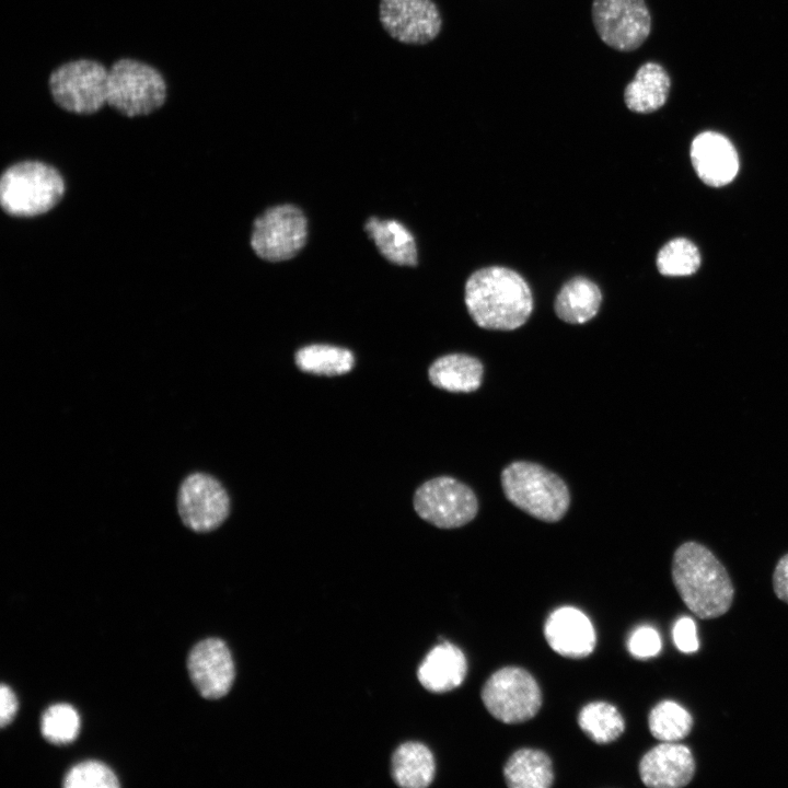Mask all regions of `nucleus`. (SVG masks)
<instances>
[{
    "label": "nucleus",
    "instance_id": "5",
    "mask_svg": "<svg viewBox=\"0 0 788 788\" xmlns=\"http://www.w3.org/2000/svg\"><path fill=\"white\" fill-rule=\"evenodd\" d=\"M501 486L510 502L542 521L560 520L569 507L564 480L536 463L509 464L501 473Z\"/></svg>",
    "mask_w": 788,
    "mask_h": 788
},
{
    "label": "nucleus",
    "instance_id": "9",
    "mask_svg": "<svg viewBox=\"0 0 788 788\" xmlns=\"http://www.w3.org/2000/svg\"><path fill=\"white\" fill-rule=\"evenodd\" d=\"M414 508L421 519L434 526L453 529L472 521L478 503L468 486L453 477L439 476L416 490Z\"/></svg>",
    "mask_w": 788,
    "mask_h": 788
},
{
    "label": "nucleus",
    "instance_id": "24",
    "mask_svg": "<svg viewBox=\"0 0 788 788\" xmlns=\"http://www.w3.org/2000/svg\"><path fill=\"white\" fill-rule=\"evenodd\" d=\"M296 364L308 373L328 376L341 375L352 369L355 357L346 348L314 344L300 348L296 352Z\"/></svg>",
    "mask_w": 788,
    "mask_h": 788
},
{
    "label": "nucleus",
    "instance_id": "8",
    "mask_svg": "<svg viewBox=\"0 0 788 788\" xmlns=\"http://www.w3.org/2000/svg\"><path fill=\"white\" fill-rule=\"evenodd\" d=\"M306 235L308 221L302 210L293 205H279L256 218L251 246L262 259L281 262L298 254L305 244Z\"/></svg>",
    "mask_w": 788,
    "mask_h": 788
},
{
    "label": "nucleus",
    "instance_id": "23",
    "mask_svg": "<svg viewBox=\"0 0 788 788\" xmlns=\"http://www.w3.org/2000/svg\"><path fill=\"white\" fill-rule=\"evenodd\" d=\"M503 776L511 788H548L554 781L551 758L535 749L515 751L505 765Z\"/></svg>",
    "mask_w": 788,
    "mask_h": 788
},
{
    "label": "nucleus",
    "instance_id": "17",
    "mask_svg": "<svg viewBox=\"0 0 788 788\" xmlns=\"http://www.w3.org/2000/svg\"><path fill=\"white\" fill-rule=\"evenodd\" d=\"M467 662L463 651L443 641L434 646L417 670L420 684L432 693H444L459 687L466 675Z\"/></svg>",
    "mask_w": 788,
    "mask_h": 788
},
{
    "label": "nucleus",
    "instance_id": "2",
    "mask_svg": "<svg viewBox=\"0 0 788 788\" xmlns=\"http://www.w3.org/2000/svg\"><path fill=\"white\" fill-rule=\"evenodd\" d=\"M672 580L682 601L702 619L717 618L732 605L734 588L725 566L705 545L685 542L673 555Z\"/></svg>",
    "mask_w": 788,
    "mask_h": 788
},
{
    "label": "nucleus",
    "instance_id": "12",
    "mask_svg": "<svg viewBox=\"0 0 788 788\" xmlns=\"http://www.w3.org/2000/svg\"><path fill=\"white\" fill-rule=\"evenodd\" d=\"M380 22L395 39L422 45L437 37L441 16L432 0H381Z\"/></svg>",
    "mask_w": 788,
    "mask_h": 788
},
{
    "label": "nucleus",
    "instance_id": "25",
    "mask_svg": "<svg viewBox=\"0 0 788 788\" xmlns=\"http://www.w3.org/2000/svg\"><path fill=\"white\" fill-rule=\"evenodd\" d=\"M578 723L581 730L599 744L615 741L625 729L619 711L605 702H592L582 707Z\"/></svg>",
    "mask_w": 788,
    "mask_h": 788
},
{
    "label": "nucleus",
    "instance_id": "1",
    "mask_svg": "<svg viewBox=\"0 0 788 788\" xmlns=\"http://www.w3.org/2000/svg\"><path fill=\"white\" fill-rule=\"evenodd\" d=\"M465 304L482 328L512 331L522 326L533 310L528 282L517 271L490 266L473 273L465 283Z\"/></svg>",
    "mask_w": 788,
    "mask_h": 788
},
{
    "label": "nucleus",
    "instance_id": "7",
    "mask_svg": "<svg viewBox=\"0 0 788 788\" xmlns=\"http://www.w3.org/2000/svg\"><path fill=\"white\" fill-rule=\"evenodd\" d=\"M488 712L503 723H521L533 718L542 705L535 679L524 669L506 667L494 672L482 690Z\"/></svg>",
    "mask_w": 788,
    "mask_h": 788
},
{
    "label": "nucleus",
    "instance_id": "31",
    "mask_svg": "<svg viewBox=\"0 0 788 788\" xmlns=\"http://www.w3.org/2000/svg\"><path fill=\"white\" fill-rule=\"evenodd\" d=\"M672 636L674 645L680 651L692 653L698 650L696 625L691 617L679 618L673 626Z\"/></svg>",
    "mask_w": 788,
    "mask_h": 788
},
{
    "label": "nucleus",
    "instance_id": "15",
    "mask_svg": "<svg viewBox=\"0 0 788 788\" xmlns=\"http://www.w3.org/2000/svg\"><path fill=\"white\" fill-rule=\"evenodd\" d=\"M549 647L566 658H584L594 650L596 636L589 617L572 606L553 611L544 625Z\"/></svg>",
    "mask_w": 788,
    "mask_h": 788
},
{
    "label": "nucleus",
    "instance_id": "18",
    "mask_svg": "<svg viewBox=\"0 0 788 788\" xmlns=\"http://www.w3.org/2000/svg\"><path fill=\"white\" fill-rule=\"evenodd\" d=\"M670 88L671 80L667 70L661 65L649 61L638 68L634 79L626 85L624 101L635 113H652L665 104Z\"/></svg>",
    "mask_w": 788,
    "mask_h": 788
},
{
    "label": "nucleus",
    "instance_id": "21",
    "mask_svg": "<svg viewBox=\"0 0 788 788\" xmlns=\"http://www.w3.org/2000/svg\"><path fill=\"white\" fill-rule=\"evenodd\" d=\"M436 773L434 757L431 751L420 742L401 744L392 756V777L403 788L428 787Z\"/></svg>",
    "mask_w": 788,
    "mask_h": 788
},
{
    "label": "nucleus",
    "instance_id": "27",
    "mask_svg": "<svg viewBox=\"0 0 788 788\" xmlns=\"http://www.w3.org/2000/svg\"><path fill=\"white\" fill-rule=\"evenodd\" d=\"M700 265L697 247L688 240L676 237L664 244L657 256L660 274L669 277L690 276Z\"/></svg>",
    "mask_w": 788,
    "mask_h": 788
},
{
    "label": "nucleus",
    "instance_id": "26",
    "mask_svg": "<svg viewBox=\"0 0 788 788\" xmlns=\"http://www.w3.org/2000/svg\"><path fill=\"white\" fill-rule=\"evenodd\" d=\"M650 733L661 742H676L686 738L693 727L691 714L671 700L657 704L648 717Z\"/></svg>",
    "mask_w": 788,
    "mask_h": 788
},
{
    "label": "nucleus",
    "instance_id": "3",
    "mask_svg": "<svg viewBox=\"0 0 788 788\" xmlns=\"http://www.w3.org/2000/svg\"><path fill=\"white\" fill-rule=\"evenodd\" d=\"M169 85L155 66L130 57L115 60L108 67L106 106L126 118L157 113L167 102Z\"/></svg>",
    "mask_w": 788,
    "mask_h": 788
},
{
    "label": "nucleus",
    "instance_id": "28",
    "mask_svg": "<svg viewBox=\"0 0 788 788\" xmlns=\"http://www.w3.org/2000/svg\"><path fill=\"white\" fill-rule=\"evenodd\" d=\"M40 731L50 743L68 744L79 734L80 717L69 704L51 705L42 716Z\"/></svg>",
    "mask_w": 788,
    "mask_h": 788
},
{
    "label": "nucleus",
    "instance_id": "30",
    "mask_svg": "<svg viewBox=\"0 0 788 788\" xmlns=\"http://www.w3.org/2000/svg\"><path fill=\"white\" fill-rule=\"evenodd\" d=\"M627 649L635 658H651L660 652L661 638L651 626H639L630 634L627 640Z\"/></svg>",
    "mask_w": 788,
    "mask_h": 788
},
{
    "label": "nucleus",
    "instance_id": "32",
    "mask_svg": "<svg viewBox=\"0 0 788 788\" xmlns=\"http://www.w3.org/2000/svg\"><path fill=\"white\" fill-rule=\"evenodd\" d=\"M18 711V699L10 686L2 683L0 687V725H9Z\"/></svg>",
    "mask_w": 788,
    "mask_h": 788
},
{
    "label": "nucleus",
    "instance_id": "10",
    "mask_svg": "<svg viewBox=\"0 0 788 788\" xmlns=\"http://www.w3.org/2000/svg\"><path fill=\"white\" fill-rule=\"evenodd\" d=\"M176 507L186 528L197 533H207L225 521L230 511V499L216 477L195 472L188 474L179 484Z\"/></svg>",
    "mask_w": 788,
    "mask_h": 788
},
{
    "label": "nucleus",
    "instance_id": "4",
    "mask_svg": "<svg viewBox=\"0 0 788 788\" xmlns=\"http://www.w3.org/2000/svg\"><path fill=\"white\" fill-rule=\"evenodd\" d=\"M65 182L51 165L35 160L10 165L0 178V205L12 217L28 218L51 210L62 198Z\"/></svg>",
    "mask_w": 788,
    "mask_h": 788
},
{
    "label": "nucleus",
    "instance_id": "13",
    "mask_svg": "<svg viewBox=\"0 0 788 788\" xmlns=\"http://www.w3.org/2000/svg\"><path fill=\"white\" fill-rule=\"evenodd\" d=\"M187 669L199 694L208 699L227 695L235 676L230 649L219 638H207L195 645L188 654Z\"/></svg>",
    "mask_w": 788,
    "mask_h": 788
},
{
    "label": "nucleus",
    "instance_id": "22",
    "mask_svg": "<svg viewBox=\"0 0 788 788\" xmlns=\"http://www.w3.org/2000/svg\"><path fill=\"white\" fill-rule=\"evenodd\" d=\"M602 302L599 287L588 278L575 277L559 290L555 312L564 322L583 324L594 317Z\"/></svg>",
    "mask_w": 788,
    "mask_h": 788
},
{
    "label": "nucleus",
    "instance_id": "11",
    "mask_svg": "<svg viewBox=\"0 0 788 788\" xmlns=\"http://www.w3.org/2000/svg\"><path fill=\"white\" fill-rule=\"evenodd\" d=\"M592 21L602 42L619 51L640 47L651 30L645 0H593Z\"/></svg>",
    "mask_w": 788,
    "mask_h": 788
},
{
    "label": "nucleus",
    "instance_id": "6",
    "mask_svg": "<svg viewBox=\"0 0 788 788\" xmlns=\"http://www.w3.org/2000/svg\"><path fill=\"white\" fill-rule=\"evenodd\" d=\"M108 67L96 59L78 58L56 67L48 89L54 103L79 116L94 115L107 103Z\"/></svg>",
    "mask_w": 788,
    "mask_h": 788
},
{
    "label": "nucleus",
    "instance_id": "33",
    "mask_svg": "<svg viewBox=\"0 0 788 788\" xmlns=\"http://www.w3.org/2000/svg\"><path fill=\"white\" fill-rule=\"evenodd\" d=\"M773 588L776 596L788 604V554L784 555L776 564Z\"/></svg>",
    "mask_w": 788,
    "mask_h": 788
},
{
    "label": "nucleus",
    "instance_id": "20",
    "mask_svg": "<svg viewBox=\"0 0 788 788\" xmlns=\"http://www.w3.org/2000/svg\"><path fill=\"white\" fill-rule=\"evenodd\" d=\"M364 229L379 252L399 266L417 264V247L413 234L398 221L371 217Z\"/></svg>",
    "mask_w": 788,
    "mask_h": 788
},
{
    "label": "nucleus",
    "instance_id": "19",
    "mask_svg": "<svg viewBox=\"0 0 788 788\" xmlns=\"http://www.w3.org/2000/svg\"><path fill=\"white\" fill-rule=\"evenodd\" d=\"M482 362L465 354H449L438 358L428 370L430 382L449 392L470 393L480 386Z\"/></svg>",
    "mask_w": 788,
    "mask_h": 788
},
{
    "label": "nucleus",
    "instance_id": "16",
    "mask_svg": "<svg viewBox=\"0 0 788 788\" xmlns=\"http://www.w3.org/2000/svg\"><path fill=\"white\" fill-rule=\"evenodd\" d=\"M691 160L698 177L709 186L730 183L739 170L735 148L723 135L704 131L691 144Z\"/></svg>",
    "mask_w": 788,
    "mask_h": 788
},
{
    "label": "nucleus",
    "instance_id": "29",
    "mask_svg": "<svg viewBox=\"0 0 788 788\" xmlns=\"http://www.w3.org/2000/svg\"><path fill=\"white\" fill-rule=\"evenodd\" d=\"M66 788H117L119 781L104 763L85 761L74 765L63 778Z\"/></svg>",
    "mask_w": 788,
    "mask_h": 788
},
{
    "label": "nucleus",
    "instance_id": "14",
    "mask_svg": "<svg viewBox=\"0 0 788 788\" xmlns=\"http://www.w3.org/2000/svg\"><path fill=\"white\" fill-rule=\"evenodd\" d=\"M696 764L691 750L675 742L650 749L639 762V775L650 788H680L691 783Z\"/></svg>",
    "mask_w": 788,
    "mask_h": 788
}]
</instances>
